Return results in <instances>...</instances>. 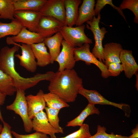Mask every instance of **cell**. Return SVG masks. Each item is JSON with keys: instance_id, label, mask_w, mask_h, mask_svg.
<instances>
[{"instance_id": "8992f818", "label": "cell", "mask_w": 138, "mask_h": 138, "mask_svg": "<svg viewBox=\"0 0 138 138\" xmlns=\"http://www.w3.org/2000/svg\"><path fill=\"white\" fill-rule=\"evenodd\" d=\"M74 54L76 62L82 61L87 65L94 64L101 71V75L103 78L106 79L110 76L107 67L99 61L91 52L90 44L85 43L80 47H75Z\"/></svg>"}, {"instance_id": "4dcf8cb0", "label": "cell", "mask_w": 138, "mask_h": 138, "mask_svg": "<svg viewBox=\"0 0 138 138\" xmlns=\"http://www.w3.org/2000/svg\"><path fill=\"white\" fill-rule=\"evenodd\" d=\"M108 4L110 5L113 8L115 9L123 17L126 21L125 16L123 14L122 10L119 7L115 6L113 3L112 0H97L96 3L95 5L94 13L95 16H97L100 13L101 10L106 5Z\"/></svg>"}, {"instance_id": "8d00e7d4", "label": "cell", "mask_w": 138, "mask_h": 138, "mask_svg": "<svg viewBox=\"0 0 138 138\" xmlns=\"http://www.w3.org/2000/svg\"><path fill=\"white\" fill-rule=\"evenodd\" d=\"M132 134L128 136V138H138V126L137 125L136 127L132 130Z\"/></svg>"}, {"instance_id": "8fae6325", "label": "cell", "mask_w": 138, "mask_h": 138, "mask_svg": "<svg viewBox=\"0 0 138 138\" xmlns=\"http://www.w3.org/2000/svg\"><path fill=\"white\" fill-rule=\"evenodd\" d=\"M44 39L39 34L31 31L25 27H23L16 35L7 38L6 41L8 45L14 43H21L31 45L43 42Z\"/></svg>"}, {"instance_id": "1f68e13d", "label": "cell", "mask_w": 138, "mask_h": 138, "mask_svg": "<svg viewBox=\"0 0 138 138\" xmlns=\"http://www.w3.org/2000/svg\"><path fill=\"white\" fill-rule=\"evenodd\" d=\"M106 130L107 129L105 127L98 125L96 133L88 138H128V136L115 134L113 132L110 134H108L106 132Z\"/></svg>"}, {"instance_id": "603a6c76", "label": "cell", "mask_w": 138, "mask_h": 138, "mask_svg": "<svg viewBox=\"0 0 138 138\" xmlns=\"http://www.w3.org/2000/svg\"><path fill=\"white\" fill-rule=\"evenodd\" d=\"M100 112L95 105L88 103L79 115L67 123V127L80 126H82L86 118L90 115L96 114L99 115Z\"/></svg>"}, {"instance_id": "44dd1931", "label": "cell", "mask_w": 138, "mask_h": 138, "mask_svg": "<svg viewBox=\"0 0 138 138\" xmlns=\"http://www.w3.org/2000/svg\"><path fill=\"white\" fill-rule=\"evenodd\" d=\"M30 45L37 59V66L44 67L51 64L50 55L43 42Z\"/></svg>"}, {"instance_id": "d4e9b609", "label": "cell", "mask_w": 138, "mask_h": 138, "mask_svg": "<svg viewBox=\"0 0 138 138\" xmlns=\"http://www.w3.org/2000/svg\"><path fill=\"white\" fill-rule=\"evenodd\" d=\"M16 91L11 78L0 69V91L6 96H12Z\"/></svg>"}, {"instance_id": "83f0119b", "label": "cell", "mask_w": 138, "mask_h": 138, "mask_svg": "<svg viewBox=\"0 0 138 138\" xmlns=\"http://www.w3.org/2000/svg\"><path fill=\"white\" fill-rule=\"evenodd\" d=\"M45 109L48 121L51 125L60 133H63V128L59 125L58 114L60 110L46 107Z\"/></svg>"}, {"instance_id": "7a4b0ae2", "label": "cell", "mask_w": 138, "mask_h": 138, "mask_svg": "<svg viewBox=\"0 0 138 138\" xmlns=\"http://www.w3.org/2000/svg\"><path fill=\"white\" fill-rule=\"evenodd\" d=\"M48 90L66 102H73L80 89L83 87L82 79L74 69L55 73L49 81Z\"/></svg>"}, {"instance_id": "d6986e66", "label": "cell", "mask_w": 138, "mask_h": 138, "mask_svg": "<svg viewBox=\"0 0 138 138\" xmlns=\"http://www.w3.org/2000/svg\"><path fill=\"white\" fill-rule=\"evenodd\" d=\"M81 0H64L65 13V26L73 27L75 25L78 15V7Z\"/></svg>"}, {"instance_id": "2e32d148", "label": "cell", "mask_w": 138, "mask_h": 138, "mask_svg": "<svg viewBox=\"0 0 138 138\" xmlns=\"http://www.w3.org/2000/svg\"><path fill=\"white\" fill-rule=\"evenodd\" d=\"M120 60L126 77L131 78L138 74V65L132 54V50L123 49L120 55Z\"/></svg>"}, {"instance_id": "4316f807", "label": "cell", "mask_w": 138, "mask_h": 138, "mask_svg": "<svg viewBox=\"0 0 138 138\" xmlns=\"http://www.w3.org/2000/svg\"><path fill=\"white\" fill-rule=\"evenodd\" d=\"M14 0H0V19L12 20L15 18Z\"/></svg>"}, {"instance_id": "f35d334b", "label": "cell", "mask_w": 138, "mask_h": 138, "mask_svg": "<svg viewBox=\"0 0 138 138\" xmlns=\"http://www.w3.org/2000/svg\"><path fill=\"white\" fill-rule=\"evenodd\" d=\"M3 129V127L1 124H0V133L1 132Z\"/></svg>"}, {"instance_id": "e0dca14e", "label": "cell", "mask_w": 138, "mask_h": 138, "mask_svg": "<svg viewBox=\"0 0 138 138\" xmlns=\"http://www.w3.org/2000/svg\"><path fill=\"white\" fill-rule=\"evenodd\" d=\"M123 50L121 44L116 42H110L104 45L103 53L104 64L107 67L111 63H121L120 55Z\"/></svg>"}, {"instance_id": "ba28073f", "label": "cell", "mask_w": 138, "mask_h": 138, "mask_svg": "<svg viewBox=\"0 0 138 138\" xmlns=\"http://www.w3.org/2000/svg\"><path fill=\"white\" fill-rule=\"evenodd\" d=\"M61 45L62 49L55 60L59 64L58 71L73 69L76 62L74 54L75 47L64 39L62 41Z\"/></svg>"}, {"instance_id": "ac0fdd59", "label": "cell", "mask_w": 138, "mask_h": 138, "mask_svg": "<svg viewBox=\"0 0 138 138\" xmlns=\"http://www.w3.org/2000/svg\"><path fill=\"white\" fill-rule=\"evenodd\" d=\"M95 0H83L78 8V15L75 25H82L88 21L92 20L95 16Z\"/></svg>"}, {"instance_id": "f1b7e54d", "label": "cell", "mask_w": 138, "mask_h": 138, "mask_svg": "<svg viewBox=\"0 0 138 138\" xmlns=\"http://www.w3.org/2000/svg\"><path fill=\"white\" fill-rule=\"evenodd\" d=\"M119 7L122 10L127 9L131 10L135 16L134 22L136 24L138 23V0H123Z\"/></svg>"}, {"instance_id": "ab89813d", "label": "cell", "mask_w": 138, "mask_h": 138, "mask_svg": "<svg viewBox=\"0 0 138 138\" xmlns=\"http://www.w3.org/2000/svg\"><path fill=\"white\" fill-rule=\"evenodd\" d=\"M47 138H50V137H48Z\"/></svg>"}, {"instance_id": "5b68a950", "label": "cell", "mask_w": 138, "mask_h": 138, "mask_svg": "<svg viewBox=\"0 0 138 138\" xmlns=\"http://www.w3.org/2000/svg\"><path fill=\"white\" fill-rule=\"evenodd\" d=\"M84 24L75 27L64 26L60 32L63 39L74 47H79L85 43H93L91 39L85 34Z\"/></svg>"}, {"instance_id": "6da1fadb", "label": "cell", "mask_w": 138, "mask_h": 138, "mask_svg": "<svg viewBox=\"0 0 138 138\" xmlns=\"http://www.w3.org/2000/svg\"><path fill=\"white\" fill-rule=\"evenodd\" d=\"M19 48L16 45L11 48L6 46L2 48L0 51V69L11 78L14 86L17 89L25 91L41 81H49L54 74L52 71L44 74L37 73L28 78L22 77L17 72L15 68L14 58L15 53L18 51Z\"/></svg>"}, {"instance_id": "7402d4cb", "label": "cell", "mask_w": 138, "mask_h": 138, "mask_svg": "<svg viewBox=\"0 0 138 138\" xmlns=\"http://www.w3.org/2000/svg\"><path fill=\"white\" fill-rule=\"evenodd\" d=\"M47 0H14L15 11L29 10L39 12Z\"/></svg>"}, {"instance_id": "74e56055", "label": "cell", "mask_w": 138, "mask_h": 138, "mask_svg": "<svg viewBox=\"0 0 138 138\" xmlns=\"http://www.w3.org/2000/svg\"><path fill=\"white\" fill-rule=\"evenodd\" d=\"M136 76V83L135 85V87L137 90L138 89V74L135 75Z\"/></svg>"}, {"instance_id": "d6a6232c", "label": "cell", "mask_w": 138, "mask_h": 138, "mask_svg": "<svg viewBox=\"0 0 138 138\" xmlns=\"http://www.w3.org/2000/svg\"><path fill=\"white\" fill-rule=\"evenodd\" d=\"M110 76H117L123 71L122 66L119 63H114L109 64L107 67Z\"/></svg>"}, {"instance_id": "836d02e7", "label": "cell", "mask_w": 138, "mask_h": 138, "mask_svg": "<svg viewBox=\"0 0 138 138\" xmlns=\"http://www.w3.org/2000/svg\"><path fill=\"white\" fill-rule=\"evenodd\" d=\"M12 135L15 138H47V135L36 131L33 133L28 134H21L12 131Z\"/></svg>"}, {"instance_id": "d590c367", "label": "cell", "mask_w": 138, "mask_h": 138, "mask_svg": "<svg viewBox=\"0 0 138 138\" xmlns=\"http://www.w3.org/2000/svg\"><path fill=\"white\" fill-rule=\"evenodd\" d=\"M6 95L2 93L0 91V106L3 105L4 103ZM0 120L3 122L4 120L2 115L0 109Z\"/></svg>"}, {"instance_id": "52a82bcc", "label": "cell", "mask_w": 138, "mask_h": 138, "mask_svg": "<svg viewBox=\"0 0 138 138\" xmlns=\"http://www.w3.org/2000/svg\"><path fill=\"white\" fill-rule=\"evenodd\" d=\"M64 0H47L39 12L42 16L55 19L65 26Z\"/></svg>"}, {"instance_id": "9c48e42d", "label": "cell", "mask_w": 138, "mask_h": 138, "mask_svg": "<svg viewBox=\"0 0 138 138\" xmlns=\"http://www.w3.org/2000/svg\"><path fill=\"white\" fill-rule=\"evenodd\" d=\"M42 16L39 12L29 10L15 11L14 17L22 27L36 32L37 26Z\"/></svg>"}, {"instance_id": "277c9868", "label": "cell", "mask_w": 138, "mask_h": 138, "mask_svg": "<svg viewBox=\"0 0 138 138\" xmlns=\"http://www.w3.org/2000/svg\"><path fill=\"white\" fill-rule=\"evenodd\" d=\"M101 16L99 13L97 15V17L94 16L92 20L87 22L86 28L93 33L95 41V44L91 53L99 61L104 63L102 43L105 35L108 31L105 28L102 27L100 28L99 27Z\"/></svg>"}, {"instance_id": "e575fe53", "label": "cell", "mask_w": 138, "mask_h": 138, "mask_svg": "<svg viewBox=\"0 0 138 138\" xmlns=\"http://www.w3.org/2000/svg\"><path fill=\"white\" fill-rule=\"evenodd\" d=\"M2 122L3 129L0 133V138H13L11 130V127L4 121Z\"/></svg>"}, {"instance_id": "cb8c5ba5", "label": "cell", "mask_w": 138, "mask_h": 138, "mask_svg": "<svg viewBox=\"0 0 138 138\" xmlns=\"http://www.w3.org/2000/svg\"><path fill=\"white\" fill-rule=\"evenodd\" d=\"M22 27L15 18L9 23H4L0 21V39L8 35H16Z\"/></svg>"}, {"instance_id": "f546056e", "label": "cell", "mask_w": 138, "mask_h": 138, "mask_svg": "<svg viewBox=\"0 0 138 138\" xmlns=\"http://www.w3.org/2000/svg\"><path fill=\"white\" fill-rule=\"evenodd\" d=\"M91 136L88 125L84 123L77 130L65 137L56 138H88Z\"/></svg>"}, {"instance_id": "ffe728a7", "label": "cell", "mask_w": 138, "mask_h": 138, "mask_svg": "<svg viewBox=\"0 0 138 138\" xmlns=\"http://www.w3.org/2000/svg\"><path fill=\"white\" fill-rule=\"evenodd\" d=\"M63 39V37L60 32L44 39L43 42L49 49L51 57V64L54 63L60 52V46Z\"/></svg>"}, {"instance_id": "484cf974", "label": "cell", "mask_w": 138, "mask_h": 138, "mask_svg": "<svg viewBox=\"0 0 138 138\" xmlns=\"http://www.w3.org/2000/svg\"><path fill=\"white\" fill-rule=\"evenodd\" d=\"M43 97L47 107L60 110L70 105L56 95L52 93L44 94Z\"/></svg>"}, {"instance_id": "4fadbf2b", "label": "cell", "mask_w": 138, "mask_h": 138, "mask_svg": "<svg viewBox=\"0 0 138 138\" xmlns=\"http://www.w3.org/2000/svg\"><path fill=\"white\" fill-rule=\"evenodd\" d=\"M32 122L33 130L49 135L50 138H56L55 134L60 133L49 123L46 114L43 111L38 113L32 119Z\"/></svg>"}, {"instance_id": "30bf717a", "label": "cell", "mask_w": 138, "mask_h": 138, "mask_svg": "<svg viewBox=\"0 0 138 138\" xmlns=\"http://www.w3.org/2000/svg\"><path fill=\"white\" fill-rule=\"evenodd\" d=\"M64 25L53 18L42 16L38 23L36 32L44 39L60 32Z\"/></svg>"}, {"instance_id": "9a60e30c", "label": "cell", "mask_w": 138, "mask_h": 138, "mask_svg": "<svg viewBox=\"0 0 138 138\" xmlns=\"http://www.w3.org/2000/svg\"><path fill=\"white\" fill-rule=\"evenodd\" d=\"M44 94L43 91L40 89L36 95L30 94L26 96L28 115L31 120L38 113L43 111L46 107Z\"/></svg>"}, {"instance_id": "7c38bea8", "label": "cell", "mask_w": 138, "mask_h": 138, "mask_svg": "<svg viewBox=\"0 0 138 138\" xmlns=\"http://www.w3.org/2000/svg\"><path fill=\"white\" fill-rule=\"evenodd\" d=\"M13 44L18 46L21 50V55L17 54L14 56L19 60L20 65L30 72H35L37 65L31 45L23 43L20 45L16 43Z\"/></svg>"}, {"instance_id": "3957f363", "label": "cell", "mask_w": 138, "mask_h": 138, "mask_svg": "<svg viewBox=\"0 0 138 138\" xmlns=\"http://www.w3.org/2000/svg\"><path fill=\"white\" fill-rule=\"evenodd\" d=\"M16 92V97L13 102L7 106L6 108L7 110L14 111L20 116L22 120L25 131L30 132L32 129V122L28 115L25 91L17 89Z\"/></svg>"}, {"instance_id": "5bb4252c", "label": "cell", "mask_w": 138, "mask_h": 138, "mask_svg": "<svg viewBox=\"0 0 138 138\" xmlns=\"http://www.w3.org/2000/svg\"><path fill=\"white\" fill-rule=\"evenodd\" d=\"M79 94L86 98L88 103L95 105L96 104L108 105L112 106L120 109H123L127 104L118 103L110 101L106 99L98 92L95 90H89L81 88L79 91Z\"/></svg>"}]
</instances>
